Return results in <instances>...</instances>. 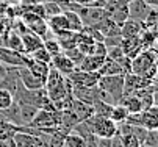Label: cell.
<instances>
[{"mask_svg": "<svg viewBox=\"0 0 158 147\" xmlns=\"http://www.w3.org/2000/svg\"><path fill=\"white\" fill-rule=\"evenodd\" d=\"M156 58H158V52L153 47L141 50L135 58H131L130 72L155 81V72H156L155 71V63H156Z\"/></svg>", "mask_w": 158, "mask_h": 147, "instance_id": "cell-1", "label": "cell"}, {"mask_svg": "<svg viewBox=\"0 0 158 147\" xmlns=\"http://www.w3.org/2000/svg\"><path fill=\"white\" fill-rule=\"evenodd\" d=\"M97 86L106 102L116 105L124 97V75H100Z\"/></svg>", "mask_w": 158, "mask_h": 147, "instance_id": "cell-2", "label": "cell"}, {"mask_svg": "<svg viewBox=\"0 0 158 147\" xmlns=\"http://www.w3.org/2000/svg\"><path fill=\"white\" fill-rule=\"evenodd\" d=\"M89 130L97 138H113L118 133V124L113 122L110 117H103L99 114H93L89 119L85 120Z\"/></svg>", "mask_w": 158, "mask_h": 147, "instance_id": "cell-3", "label": "cell"}, {"mask_svg": "<svg viewBox=\"0 0 158 147\" xmlns=\"http://www.w3.org/2000/svg\"><path fill=\"white\" fill-rule=\"evenodd\" d=\"M66 78L69 81L71 88H85V86H96L99 83L100 74L99 72H86V71H80L75 67Z\"/></svg>", "mask_w": 158, "mask_h": 147, "instance_id": "cell-4", "label": "cell"}, {"mask_svg": "<svg viewBox=\"0 0 158 147\" xmlns=\"http://www.w3.org/2000/svg\"><path fill=\"white\" fill-rule=\"evenodd\" d=\"M105 11L118 25H122L128 19V3L125 0H105Z\"/></svg>", "mask_w": 158, "mask_h": 147, "instance_id": "cell-5", "label": "cell"}, {"mask_svg": "<svg viewBox=\"0 0 158 147\" xmlns=\"http://www.w3.org/2000/svg\"><path fill=\"white\" fill-rule=\"evenodd\" d=\"M50 135H30V133H16L13 138L16 147H49Z\"/></svg>", "mask_w": 158, "mask_h": 147, "instance_id": "cell-6", "label": "cell"}, {"mask_svg": "<svg viewBox=\"0 0 158 147\" xmlns=\"http://www.w3.org/2000/svg\"><path fill=\"white\" fill-rule=\"evenodd\" d=\"M152 80L149 78H144L141 75H136L133 72H128L124 75V96H130L133 94L135 91L138 89H143V88H147L152 85Z\"/></svg>", "mask_w": 158, "mask_h": 147, "instance_id": "cell-7", "label": "cell"}, {"mask_svg": "<svg viewBox=\"0 0 158 147\" xmlns=\"http://www.w3.org/2000/svg\"><path fill=\"white\" fill-rule=\"evenodd\" d=\"M27 59H28V55L0 46V61L3 64L11 66V67H22L27 64Z\"/></svg>", "mask_w": 158, "mask_h": 147, "instance_id": "cell-8", "label": "cell"}, {"mask_svg": "<svg viewBox=\"0 0 158 147\" xmlns=\"http://www.w3.org/2000/svg\"><path fill=\"white\" fill-rule=\"evenodd\" d=\"M150 11H152V6L146 0H133V2L128 3V19H133L136 22L144 24Z\"/></svg>", "mask_w": 158, "mask_h": 147, "instance_id": "cell-9", "label": "cell"}, {"mask_svg": "<svg viewBox=\"0 0 158 147\" xmlns=\"http://www.w3.org/2000/svg\"><path fill=\"white\" fill-rule=\"evenodd\" d=\"M67 111H71L74 116H75V119L78 120V122H83V120H86V119H89L93 114H94V108H93V105H89V103H86V102H81V100H78V99H72V102H71V105H69V108H66Z\"/></svg>", "mask_w": 158, "mask_h": 147, "instance_id": "cell-10", "label": "cell"}, {"mask_svg": "<svg viewBox=\"0 0 158 147\" xmlns=\"http://www.w3.org/2000/svg\"><path fill=\"white\" fill-rule=\"evenodd\" d=\"M139 127L146 130H156L158 129V107L152 105L139 113Z\"/></svg>", "mask_w": 158, "mask_h": 147, "instance_id": "cell-11", "label": "cell"}, {"mask_svg": "<svg viewBox=\"0 0 158 147\" xmlns=\"http://www.w3.org/2000/svg\"><path fill=\"white\" fill-rule=\"evenodd\" d=\"M50 67H53V69H56L58 72H61L63 75H69L74 69H75V64L74 63L67 58L63 52H60V53H56V55H53L52 56V61H50Z\"/></svg>", "mask_w": 158, "mask_h": 147, "instance_id": "cell-12", "label": "cell"}, {"mask_svg": "<svg viewBox=\"0 0 158 147\" xmlns=\"http://www.w3.org/2000/svg\"><path fill=\"white\" fill-rule=\"evenodd\" d=\"M17 75L22 81V85H24L27 89H41L44 88V81L39 80L38 77H35L25 66H22V67H17Z\"/></svg>", "mask_w": 158, "mask_h": 147, "instance_id": "cell-13", "label": "cell"}, {"mask_svg": "<svg viewBox=\"0 0 158 147\" xmlns=\"http://www.w3.org/2000/svg\"><path fill=\"white\" fill-rule=\"evenodd\" d=\"M105 58L106 56H102V55H85L81 63L77 66V69L86 71V72H99Z\"/></svg>", "mask_w": 158, "mask_h": 147, "instance_id": "cell-14", "label": "cell"}, {"mask_svg": "<svg viewBox=\"0 0 158 147\" xmlns=\"http://www.w3.org/2000/svg\"><path fill=\"white\" fill-rule=\"evenodd\" d=\"M25 67H27V69H28V71H30V72H31L35 77H38L39 80H42L44 83H46L47 74H49V71H50V64H47V63L36 61V59H33L31 56H28Z\"/></svg>", "mask_w": 158, "mask_h": 147, "instance_id": "cell-15", "label": "cell"}, {"mask_svg": "<svg viewBox=\"0 0 158 147\" xmlns=\"http://www.w3.org/2000/svg\"><path fill=\"white\" fill-rule=\"evenodd\" d=\"M20 38H22V46H24V53L25 55H30L36 49L42 47V38L38 36L36 33L30 31V30L25 31L24 35H20Z\"/></svg>", "mask_w": 158, "mask_h": 147, "instance_id": "cell-16", "label": "cell"}, {"mask_svg": "<svg viewBox=\"0 0 158 147\" xmlns=\"http://www.w3.org/2000/svg\"><path fill=\"white\" fill-rule=\"evenodd\" d=\"M121 49L124 52L125 56L128 58H135L143 49V44H141V39L139 36L136 38H127V39H122V43H121Z\"/></svg>", "mask_w": 158, "mask_h": 147, "instance_id": "cell-17", "label": "cell"}, {"mask_svg": "<svg viewBox=\"0 0 158 147\" xmlns=\"http://www.w3.org/2000/svg\"><path fill=\"white\" fill-rule=\"evenodd\" d=\"M143 30H144V24L136 22V20H133V19H127L121 25V36H122V39L136 38V36L141 35Z\"/></svg>", "mask_w": 158, "mask_h": 147, "instance_id": "cell-18", "label": "cell"}, {"mask_svg": "<svg viewBox=\"0 0 158 147\" xmlns=\"http://www.w3.org/2000/svg\"><path fill=\"white\" fill-rule=\"evenodd\" d=\"M99 74L100 75H125V72H124V69H122V66L119 64V63L116 59L108 58V56L105 58Z\"/></svg>", "mask_w": 158, "mask_h": 147, "instance_id": "cell-19", "label": "cell"}, {"mask_svg": "<svg viewBox=\"0 0 158 147\" xmlns=\"http://www.w3.org/2000/svg\"><path fill=\"white\" fill-rule=\"evenodd\" d=\"M46 20H47L49 30L53 31V35H58V33L67 30V22H66V17H64L63 13L55 14V16H50V17H47Z\"/></svg>", "mask_w": 158, "mask_h": 147, "instance_id": "cell-20", "label": "cell"}, {"mask_svg": "<svg viewBox=\"0 0 158 147\" xmlns=\"http://www.w3.org/2000/svg\"><path fill=\"white\" fill-rule=\"evenodd\" d=\"M19 132V125L2 119L0 120V141H11Z\"/></svg>", "mask_w": 158, "mask_h": 147, "instance_id": "cell-21", "label": "cell"}, {"mask_svg": "<svg viewBox=\"0 0 158 147\" xmlns=\"http://www.w3.org/2000/svg\"><path fill=\"white\" fill-rule=\"evenodd\" d=\"M124 107L127 108L128 114H135V113H141L143 111V105H141V100L135 96V94H130V96H124L121 99V102Z\"/></svg>", "mask_w": 158, "mask_h": 147, "instance_id": "cell-22", "label": "cell"}, {"mask_svg": "<svg viewBox=\"0 0 158 147\" xmlns=\"http://www.w3.org/2000/svg\"><path fill=\"white\" fill-rule=\"evenodd\" d=\"M64 17H66V22H67V30L71 31H81L83 30V22H81V17L78 16V13L75 11H63Z\"/></svg>", "mask_w": 158, "mask_h": 147, "instance_id": "cell-23", "label": "cell"}, {"mask_svg": "<svg viewBox=\"0 0 158 147\" xmlns=\"http://www.w3.org/2000/svg\"><path fill=\"white\" fill-rule=\"evenodd\" d=\"M8 49L11 50H16V52H20V53H24V46H22V38L17 31L14 30H10L6 33V46Z\"/></svg>", "mask_w": 158, "mask_h": 147, "instance_id": "cell-24", "label": "cell"}, {"mask_svg": "<svg viewBox=\"0 0 158 147\" xmlns=\"http://www.w3.org/2000/svg\"><path fill=\"white\" fill-rule=\"evenodd\" d=\"M128 116V111L127 108L124 107L122 103H116V105H113V108H111V113H110V119L113 122H116V124H122L125 122Z\"/></svg>", "mask_w": 158, "mask_h": 147, "instance_id": "cell-25", "label": "cell"}, {"mask_svg": "<svg viewBox=\"0 0 158 147\" xmlns=\"http://www.w3.org/2000/svg\"><path fill=\"white\" fill-rule=\"evenodd\" d=\"M64 147H86V141L80 133L72 130L64 138Z\"/></svg>", "mask_w": 158, "mask_h": 147, "instance_id": "cell-26", "label": "cell"}, {"mask_svg": "<svg viewBox=\"0 0 158 147\" xmlns=\"http://www.w3.org/2000/svg\"><path fill=\"white\" fill-rule=\"evenodd\" d=\"M93 108H94V114H99V116H103V117H110L113 103H108L105 100H97V102L93 103Z\"/></svg>", "mask_w": 158, "mask_h": 147, "instance_id": "cell-27", "label": "cell"}, {"mask_svg": "<svg viewBox=\"0 0 158 147\" xmlns=\"http://www.w3.org/2000/svg\"><path fill=\"white\" fill-rule=\"evenodd\" d=\"M42 3V8H44V14H46V19L50 17V16H55V14H60L63 13L60 3L56 0H47V2H41Z\"/></svg>", "mask_w": 158, "mask_h": 147, "instance_id": "cell-28", "label": "cell"}, {"mask_svg": "<svg viewBox=\"0 0 158 147\" xmlns=\"http://www.w3.org/2000/svg\"><path fill=\"white\" fill-rule=\"evenodd\" d=\"M42 46H44V49H46L52 56L56 55V53H60V52H63L61 50V46H60V43L56 41L55 36L53 38H44L42 39Z\"/></svg>", "mask_w": 158, "mask_h": 147, "instance_id": "cell-29", "label": "cell"}, {"mask_svg": "<svg viewBox=\"0 0 158 147\" xmlns=\"http://www.w3.org/2000/svg\"><path fill=\"white\" fill-rule=\"evenodd\" d=\"M14 103V96L11 91L0 88V110H6Z\"/></svg>", "mask_w": 158, "mask_h": 147, "instance_id": "cell-30", "label": "cell"}, {"mask_svg": "<svg viewBox=\"0 0 158 147\" xmlns=\"http://www.w3.org/2000/svg\"><path fill=\"white\" fill-rule=\"evenodd\" d=\"M28 56H31L33 59L41 61V63H47V64H50V61H52V55H50L46 49H44V46L39 47V49H36L35 52H31Z\"/></svg>", "mask_w": 158, "mask_h": 147, "instance_id": "cell-31", "label": "cell"}, {"mask_svg": "<svg viewBox=\"0 0 158 147\" xmlns=\"http://www.w3.org/2000/svg\"><path fill=\"white\" fill-rule=\"evenodd\" d=\"M63 53L67 56V58H69L72 63H74V64H75V67L80 64V63H81V59H83V53L78 50V47L75 46V47H71V49H66V50H63Z\"/></svg>", "mask_w": 158, "mask_h": 147, "instance_id": "cell-32", "label": "cell"}, {"mask_svg": "<svg viewBox=\"0 0 158 147\" xmlns=\"http://www.w3.org/2000/svg\"><path fill=\"white\" fill-rule=\"evenodd\" d=\"M122 138V147H143V142L135 136L133 133H124Z\"/></svg>", "mask_w": 158, "mask_h": 147, "instance_id": "cell-33", "label": "cell"}, {"mask_svg": "<svg viewBox=\"0 0 158 147\" xmlns=\"http://www.w3.org/2000/svg\"><path fill=\"white\" fill-rule=\"evenodd\" d=\"M11 30V25H10V17L0 10V35H5Z\"/></svg>", "mask_w": 158, "mask_h": 147, "instance_id": "cell-34", "label": "cell"}, {"mask_svg": "<svg viewBox=\"0 0 158 147\" xmlns=\"http://www.w3.org/2000/svg\"><path fill=\"white\" fill-rule=\"evenodd\" d=\"M85 141H86V147H99V138L93 133H88L83 136Z\"/></svg>", "mask_w": 158, "mask_h": 147, "instance_id": "cell-35", "label": "cell"}, {"mask_svg": "<svg viewBox=\"0 0 158 147\" xmlns=\"http://www.w3.org/2000/svg\"><path fill=\"white\" fill-rule=\"evenodd\" d=\"M99 147H113L111 138H99Z\"/></svg>", "mask_w": 158, "mask_h": 147, "instance_id": "cell-36", "label": "cell"}, {"mask_svg": "<svg viewBox=\"0 0 158 147\" xmlns=\"http://www.w3.org/2000/svg\"><path fill=\"white\" fill-rule=\"evenodd\" d=\"M6 72H8V66L3 64V63L0 61V78H3V77L6 75Z\"/></svg>", "mask_w": 158, "mask_h": 147, "instance_id": "cell-37", "label": "cell"}, {"mask_svg": "<svg viewBox=\"0 0 158 147\" xmlns=\"http://www.w3.org/2000/svg\"><path fill=\"white\" fill-rule=\"evenodd\" d=\"M152 8H158V0H146Z\"/></svg>", "mask_w": 158, "mask_h": 147, "instance_id": "cell-38", "label": "cell"}, {"mask_svg": "<svg viewBox=\"0 0 158 147\" xmlns=\"http://www.w3.org/2000/svg\"><path fill=\"white\" fill-rule=\"evenodd\" d=\"M153 105L158 107V91H155V94H153Z\"/></svg>", "mask_w": 158, "mask_h": 147, "instance_id": "cell-39", "label": "cell"}, {"mask_svg": "<svg viewBox=\"0 0 158 147\" xmlns=\"http://www.w3.org/2000/svg\"><path fill=\"white\" fill-rule=\"evenodd\" d=\"M155 81H158V58H156V63H155Z\"/></svg>", "mask_w": 158, "mask_h": 147, "instance_id": "cell-40", "label": "cell"}, {"mask_svg": "<svg viewBox=\"0 0 158 147\" xmlns=\"http://www.w3.org/2000/svg\"><path fill=\"white\" fill-rule=\"evenodd\" d=\"M153 46H155V47H153V49H155V50H156V52H158V38H156V41H155V44H153Z\"/></svg>", "mask_w": 158, "mask_h": 147, "instance_id": "cell-41", "label": "cell"}, {"mask_svg": "<svg viewBox=\"0 0 158 147\" xmlns=\"http://www.w3.org/2000/svg\"><path fill=\"white\" fill-rule=\"evenodd\" d=\"M56 2H58V3H61V2H67V0H56Z\"/></svg>", "mask_w": 158, "mask_h": 147, "instance_id": "cell-42", "label": "cell"}, {"mask_svg": "<svg viewBox=\"0 0 158 147\" xmlns=\"http://www.w3.org/2000/svg\"><path fill=\"white\" fill-rule=\"evenodd\" d=\"M125 2H127V3H130V2H133V0H125Z\"/></svg>", "mask_w": 158, "mask_h": 147, "instance_id": "cell-43", "label": "cell"}, {"mask_svg": "<svg viewBox=\"0 0 158 147\" xmlns=\"http://www.w3.org/2000/svg\"><path fill=\"white\" fill-rule=\"evenodd\" d=\"M155 132H156V138H158V129H156V130H155Z\"/></svg>", "mask_w": 158, "mask_h": 147, "instance_id": "cell-44", "label": "cell"}, {"mask_svg": "<svg viewBox=\"0 0 158 147\" xmlns=\"http://www.w3.org/2000/svg\"><path fill=\"white\" fill-rule=\"evenodd\" d=\"M11 147H16V144H14V141H13V145H11Z\"/></svg>", "mask_w": 158, "mask_h": 147, "instance_id": "cell-45", "label": "cell"}, {"mask_svg": "<svg viewBox=\"0 0 158 147\" xmlns=\"http://www.w3.org/2000/svg\"><path fill=\"white\" fill-rule=\"evenodd\" d=\"M74 2H77V0H74Z\"/></svg>", "mask_w": 158, "mask_h": 147, "instance_id": "cell-46", "label": "cell"}]
</instances>
